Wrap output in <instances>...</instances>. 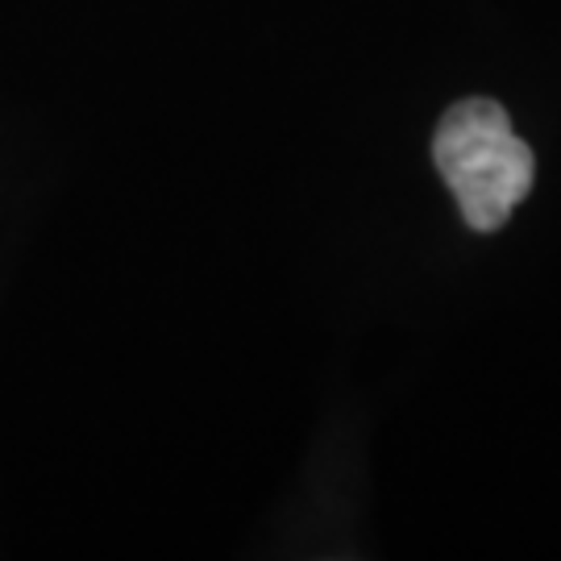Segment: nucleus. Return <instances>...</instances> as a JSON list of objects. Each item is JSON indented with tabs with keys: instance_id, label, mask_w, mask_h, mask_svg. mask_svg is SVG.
<instances>
[{
	"instance_id": "f257e3e1",
	"label": "nucleus",
	"mask_w": 561,
	"mask_h": 561,
	"mask_svg": "<svg viewBox=\"0 0 561 561\" xmlns=\"http://www.w3.org/2000/svg\"><path fill=\"white\" fill-rule=\"evenodd\" d=\"M433 159L470 229L495 233L516 204L533 192L537 159L528 141L516 138L500 101L470 96L458 101L437 125Z\"/></svg>"
}]
</instances>
